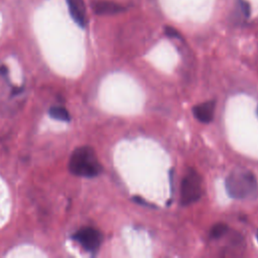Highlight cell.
<instances>
[{
	"label": "cell",
	"mask_w": 258,
	"mask_h": 258,
	"mask_svg": "<svg viewBox=\"0 0 258 258\" xmlns=\"http://www.w3.org/2000/svg\"><path fill=\"white\" fill-rule=\"evenodd\" d=\"M226 189L233 199H254L258 195V183L254 174L247 169H235L226 178Z\"/></svg>",
	"instance_id": "6da1fadb"
},
{
	"label": "cell",
	"mask_w": 258,
	"mask_h": 258,
	"mask_svg": "<svg viewBox=\"0 0 258 258\" xmlns=\"http://www.w3.org/2000/svg\"><path fill=\"white\" fill-rule=\"evenodd\" d=\"M70 171L82 177H95L102 171L98 157L90 146H81L74 150L69 162Z\"/></svg>",
	"instance_id": "7a4b0ae2"
},
{
	"label": "cell",
	"mask_w": 258,
	"mask_h": 258,
	"mask_svg": "<svg viewBox=\"0 0 258 258\" xmlns=\"http://www.w3.org/2000/svg\"><path fill=\"white\" fill-rule=\"evenodd\" d=\"M203 194V182L200 174L194 169H187L180 183V204L188 206L198 202Z\"/></svg>",
	"instance_id": "3957f363"
},
{
	"label": "cell",
	"mask_w": 258,
	"mask_h": 258,
	"mask_svg": "<svg viewBox=\"0 0 258 258\" xmlns=\"http://www.w3.org/2000/svg\"><path fill=\"white\" fill-rule=\"evenodd\" d=\"M72 238L78 242L85 250L90 252L97 251L103 241L101 232L91 227L80 229L72 236Z\"/></svg>",
	"instance_id": "277c9868"
},
{
	"label": "cell",
	"mask_w": 258,
	"mask_h": 258,
	"mask_svg": "<svg viewBox=\"0 0 258 258\" xmlns=\"http://www.w3.org/2000/svg\"><path fill=\"white\" fill-rule=\"evenodd\" d=\"M70 14L74 21L81 27L87 25V12L84 0H67Z\"/></svg>",
	"instance_id": "5b68a950"
},
{
	"label": "cell",
	"mask_w": 258,
	"mask_h": 258,
	"mask_svg": "<svg viewBox=\"0 0 258 258\" xmlns=\"http://www.w3.org/2000/svg\"><path fill=\"white\" fill-rule=\"evenodd\" d=\"M216 102L215 101H207L200 105H197L192 108L194 116L203 123H210L214 119Z\"/></svg>",
	"instance_id": "8992f818"
},
{
	"label": "cell",
	"mask_w": 258,
	"mask_h": 258,
	"mask_svg": "<svg viewBox=\"0 0 258 258\" xmlns=\"http://www.w3.org/2000/svg\"><path fill=\"white\" fill-rule=\"evenodd\" d=\"M92 9L96 14L111 15L122 12L125 8L117 3L106 0H95L92 2Z\"/></svg>",
	"instance_id": "52a82bcc"
},
{
	"label": "cell",
	"mask_w": 258,
	"mask_h": 258,
	"mask_svg": "<svg viewBox=\"0 0 258 258\" xmlns=\"http://www.w3.org/2000/svg\"><path fill=\"white\" fill-rule=\"evenodd\" d=\"M48 114L51 118L56 119V120H60V121H64V122H69L71 120V116H70L69 112L67 111V109L63 107H60V106L50 107Z\"/></svg>",
	"instance_id": "ba28073f"
},
{
	"label": "cell",
	"mask_w": 258,
	"mask_h": 258,
	"mask_svg": "<svg viewBox=\"0 0 258 258\" xmlns=\"http://www.w3.org/2000/svg\"><path fill=\"white\" fill-rule=\"evenodd\" d=\"M227 231H228V226L226 224L219 223L213 226V228L211 229L210 235L212 238L218 239V238H221L224 234H226Z\"/></svg>",
	"instance_id": "9c48e42d"
},
{
	"label": "cell",
	"mask_w": 258,
	"mask_h": 258,
	"mask_svg": "<svg viewBox=\"0 0 258 258\" xmlns=\"http://www.w3.org/2000/svg\"><path fill=\"white\" fill-rule=\"evenodd\" d=\"M164 32L168 37H173V38H180L179 33L177 32L176 29H174L173 27L170 26H165L164 27Z\"/></svg>",
	"instance_id": "30bf717a"
},
{
	"label": "cell",
	"mask_w": 258,
	"mask_h": 258,
	"mask_svg": "<svg viewBox=\"0 0 258 258\" xmlns=\"http://www.w3.org/2000/svg\"><path fill=\"white\" fill-rule=\"evenodd\" d=\"M132 201L136 204H139V205H143V206H146V207H150L151 205L149 203H147L144 199L140 198V197H133L132 198Z\"/></svg>",
	"instance_id": "8fae6325"
},
{
	"label": "cell",
	"mask_w": 258,
	"mask_h": 258,
	"mask_svg": "<svg viewBox=\"0 0 258 258\" xmlns=\"http://www.w3.org/2000/svg\"><path fill=\"white\" fill-rule=\"evenodd\" d=\"M243 7H244V13L248 16L250 14V9H249L248 3H243Z\"/></svg>",
	"instance_id": "7c38bea8"
},
{
	"label": "cell",
	"mask_w": 258,
	"mask_h": 258,
	"mask_svg": "<svg viewBox=\"0 0 258 258\" xmlns=\"http://www.w3.org/2000/svg\"><path fill=\"white\" fill-rule=\"evenodd\" d=\"M257 114H258V107H257Z\"/></svg>",
	"instance_id": "4fadbf2b"
},
{
	"label": "cell",
	"mask_w": 258,
	"mask_h": 258,
	"mask_svg": "<svg viewBox=\"0 0 258 258\" xmlns=\"http://www.w3.org/2000/svg\"><path fill=\"white\" fill-rule=\"evenodd\" d=\"M257 239H258V233H257Z\"/></svg>",
	"instance_id": "5bb4252c"
}]
</instances>
